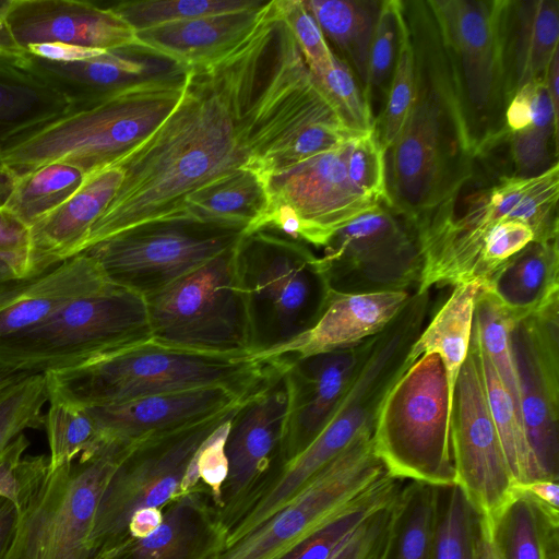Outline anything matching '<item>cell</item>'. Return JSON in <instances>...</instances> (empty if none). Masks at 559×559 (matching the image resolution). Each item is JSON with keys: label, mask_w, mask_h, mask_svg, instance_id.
<instances>
[{"label": "cell", "mask_w": 559, "mask_h": 559, "mask_svg": "<svg viewBox=\"0 0 559 559\" xmlns=\"http://www.w3.org/2000/svg\"><path fill=\"white\" fill-rule=\"evenodd\" d=\"M401 2L414 56V93L405 123L385 152L386 204L417 228L473 178L475 160L429 1Z\"/></svg>", "instance_id": "obj_2"}, {"label": "cell", "mask_w": 559, "mask_h": 559, "mask_svg": "<svg viewBox=\"0 0 559 559\" xmlns=\"http://www.w3.org/2000/svg\"><path fill=\"white\" fill-rule=\"evenodd\" d=\"M535 83L521 87L510 100L506 110V128L509 132L521 131L532 123Z\"/></svg>", "instance_id": "obj_54"}, {"label": "cell", "mask_w": 559, "mask_h": 559, "mask_svg": "<svg viewBox=\"0 0 559 559\" xmlns=\"http://www.w3.org/2000/svg\"><path fill=\"white\" fill-rule=\"evenodd\" d=\"M411 296L412 293L406 290L332 293L316 325L273 357L307 356L355 347L382 332L403 310Z\"/></svg>", "instance_id": "obj_27"}, {"label": "cell", "mask_w": 559, "mask_h": 559, "mask_svg": "<svg viewBox=\"0 0 559 559\" xmlns=\"http://www.w3.org/2000/svg\"><path fill=\"white\" fill-rule=\"evenodd\" d=\"M267 2L240 12L136 31L135 43L187 68L206 64L234 50L254 31Z\"/></svg>", "instance_id": "obj_28"}, {"label": "cell", "mask_w": 559, "mask_h": 559, "mask_svg": "<svg viewBox=\"0 0 559 559\" xmlns=\"http://www.w3.org/2000/svg\"><path fill=\"white\" fill-rule=\"evenodd\" d=\"M440 499L433 559H473L478 514L457 485Z\"/></svg>", "instance_id": "obj_45"}, {"label": "cell", "mask_w": 559, "mask_h": 559, "mask_svg": "<svg viewBox=\"0 0 559 559\" xmlns=\"http://www.w3.org/2000/svg\"><path fill=\"white\" fill-rule=\"evenodd\" d=\"M559 298L515 322L511 345L520 411L542 480L559 479Z\"/></svg>", "instance_id": "obj_19"}, {"label": "cell", "mask_w": 559, "mask_h": 559, "mask_svg": "<svg viewBox=\"0 0 559 559\" xmlns=\"http://www.w3.org/2000/svg\"><path fill=\"white\" fill-rule=\"evenodd\" d=\"M313 76L352 133L358 135L374 130V121L364 91L342 59L334 53L332 67Z\"/></svg>", "instance_id": "obj_46"}, {"label": "cell", "mask_w": 559, "mask_h": 559, "mask_svg": "<svg viewBox=\"0 0 559 559\" xmlns=\"http://www.w3.org/2000/svg\"><path fill=\"white\" fill-rule=\"evenodd\" d=\"M499 559H558L559 512L519 488L487 519Z\"/></svg>", "instance_id": "obj_31"}, {"label": "cell", "mask_w": 559, "mask_h": 559, "mask_svg": "<svg viewBox=\"0 0 559 559\" xmlns=\"http://www.w3.org/2000/svg\"><path fill=\"white\" fill-rule=\"evenodd\" d=\"M163 521V509L144 508L134 513L128 528L130 538L145 537L154 532Z\"/></svg>", "instance_id": "obj_57"}, {"label": "cell", "mask_w": 559, "mask_h": 559, "mask_svg": "<svg viewBox=\"0 0 559 559\" xmlns=\"http://www.w3.org/2000/svg\"><path fill=\"white\" fill-rule=\"evenodd\" d=\"M29 245V228L7 207H0V251L26 252Z\"/></svg>", "instance_id": "obj_53"}, {"label": "cell", "mask_w": 559, "mask_h": 559, "mask_svg": "<svg viewBox=\"0 0 559 559\" xmlns=\"http://www.w3.org/2000/svg\"><path fill=\"white\" fill-rule=\"evenodd\" d=\"M27 253L0 251V284L27 278Z\"/></svg>", "instance_id": "obj_58"}, {"label": "cell", "mask_w": 559, "mask_h": 559, "mask_svg": "<svg viewBox=\"0 0 559 559\" xmlns=\"http://www.w3.org/2000/svg\"><path fill=\"white\" fill-rule=\"evenodd\" d=\"M131 444L105 441L47 474L17 509L4 559H95L91 535L104 490Z\"/></svg>", "instance_id": "obj_9"}, {"label": "cell", "mask_w": 559, "mask_h": 559, "mask_svg": "<svg viewBox=\"0 0 559 559\" xmlns=\"http://www.w3.org/2000/svg\"><path fill=\"white\" fill-rule=\"evenodd\" d=\"M480 286L481 282L477 280L453 286L451 295L423 328L409 350L413 361L424 354L439 355L452 394L468 354L475 298Z\"/></svg>", "instance_id": "obj_33"}, {"label": "cell", "mask_w": 559, "mask_h": 559, "mask_svg": "<svg viewBox=\"0 0 559 559\" xmlns=\"http://www.w3.org/2000/svg\"><path fill=\"white\" fill-rule=\"evenodd\" d=\"M515 322L559 298L558 239L533 240L481 282Z\"/></svg>", "instance_id": "obj_30"}, {"label": "cell", "mask_w": 559, "mask_h": 559, "mask_svg": "<svg viewBox=\"0 0 559 559\" xmlns=\"http://www.w3.org/2000/svg\"><path fill=\"white\" fill-rule=\"evenodd\" d=\"M381 1L307 0L305 4L319 24L326 41L365 88L370 45Z\"/></svg>", "instance_id": "obj_34"}, {"label": "cell", "mask_w": 559, "mask_h": 559, "mask_svg": "<svg viewBox=\"0 0 559 559\" xmlns=\"http://www.w3.org/2000/svg\"><path fill=\"white\" fill-rule=\"evenodd\" d=\"M3 2H4V1H0V10H1V8H2Z\"/></svg>", "instance_id": "obj_63"}, {"label": "cell", "mask_w": 559, "mask_h": 559, "mask_svg": "<svg viewBox=\"0 0 559 559\" xmlns=\"http://www.w3.org/2000/svg\"><path fill=\"white\" fill-rule=\"evenodd\" d=\"M70 108L56 90L0 55V145Z\"/></svg>", "instance_id": "obj_35"}, {"label": "cell", "mask_w": 559, "mask_h": 559, "mask_svg": "<svg viewBox=\"0 0 559 559\" xmlns=\"http://www.w3.org/2000/svg\"><path fill=\"white\" fill-rule=\"evenodd\" d=\"M270 359L185 350L153 341L44 373L48 386L83 407H102L167 392L224 385L253 390Z\"/></svg>", "instance_id": "obj_5"}, {"label": "cell", "mask_w": 559, "mask_h": 559, "mask_svg": "<svg viewBox=\"0 0 559 559\" xmlns=\"http://www.w3.org/2000/svg\"><path fill=\"white\" fill-rule=\"evenodd\" d=\"M85 175L66 163L46 164L16 177L4 205L28 228L71 198Z\"/></svg>", "instance_id": "obj_39"}, {"label": "cell", "mask_w": 559, "mask_h": 559, "mask_svg": "<svg viewBox=\"0 0 559 559\" xmlns=\"http://www.w3.org/2000/svg\"><path fill=\"white\" fill-rule=\"evenodd\" d=\"M26 376L25 373H0V392Z\"/></svg>", "instance_id": "obj_62"}, {"label": "cell", "mask_w": 559, "mask_h": 559, "mask_svg": "<svg viewBox=\"0 0 559 559\" xmlns=\"http://www.w3.org/2000/svg\"><path fill=\"white\" fill-rule=\"evenodd\" d=\"M413 93L414 56L405 25V34L385 105L374 122V132L384 152L393 144L405 123L412 105Z\"/></svg>", "instance_id": "obj_47"}, {"label": "cell", "mask_w": 559, "mask_h": 559, "mask_svg": "<svg viewBox=\"0 0 559 559\" xmlns=\"http://www.w3.org/2000/svg\"><path fill=\"white\" fill-rule=\"evenodd\" d=\"M276 9L299 46L312 74L332 67L334 53L302 0H274Z\"/></svg>", "instance_id": "obj_49"}, {"label": "cell", "mask_w": 559, "mask_h": 559, "mask_svg": "<svg viewBox=\"0 0 559 559\" xmlns=\"http://www.w3.org/2000/svg\"><path fill=\"white\" fill-rule=\"evenodd\" d=\"M235 249L145 298L153 342L191 352L252 356Z\"/></svg>", "instance_id": "obj_10"}, {"label": "cell", "mask_w": 559, "mask_h": 559, "mask_svg": "<svg viewBox=\"0 0 559 559\" xmlns=\"http://www.w3.org/2000/svg\"><path fill=\"white\" fill-rule=\"evenodd\" d=\"M473 559H499L491 542L488 521L480 515L474 538Z\"/></svg>", "instance_id": "obj_59"}, {"label": "cell", "mask_w": 559, "mask_h": 559, "mask_svg": "<svg viewBox=\"0 0 559 559\" xmlns=\"http://www.w3.org/2000/svg\"><path fill=\"white\" fill-rule=\"evenodd\" d=\"M251 355L266 359L310 331L332 296L320 258L270 229L246 233L235 249Z\"/></svg>", "instance_id": "obj_4"}, {"label": "cell", "mask_w": 559, "mask_h": 559, "mask_svg": "<svg viewBox=\"0 0 559 559\" xmlns=\"http://www.w3.org/2000/svg\"><path fill=\"white\" fill-rule=\"evenodd\" d=\"M251 391L240 392L224 385H212L87 409L105 441L133 444L225 411L239 403Z\"/></svg>", "instance_id": "obj_23"}, {"label": "cell", "mask_w": 559, "mask_h": 559, "mask_svg": "<svg viewBox=\"0 0 559 559\" xmlns=\"http://www.w3.org/2000/svg\"><path fill=\"white\" fill-rule=\"evenodd\" d=\"M48 404L44 427L50 469L70 463L81 454L92 453L105 442L86 407L64 399L50 386Z\"/></svg>", "instance_id": "obj_41"}, {"label": "cell", "mask_w": 559, "mask_h": 559, "mask_svg": "<svg viewBox=\"0 0 559 559\" xmlns=\"http://www.w3.org/2000/svg\"><path fill=\"white\" fill-rule=\"evenodd\" d=\"M15 176L3 162L0 148V207H3L13 190Z\"/></svg>", "instance_id": "obj_61"}, {"label": "cell", "mask_w": 559, "mask_h": 559, "mask_svg": "<svg viewBox=\"0 0 559 559\" xmlns=\"http://www.w3.org/2000/svg\"><path fill=\"white\" fill-rule=\"evenodd\" d=\"M503 44L512 95L544 82L559 50L558 0H506Z\"/></svg>", "instance_id": "obj_29"}, {"label": "cell", "mask_w": 559, "mask_h": 559, "mask_svg": "<svg viewBox=\"0 0 559 559\" xmlns=\"http://www.w3.org/2000/svg\"><path fill=\"white\" fill-rule=\"evenodd\" d=\"M189 68L128 86L27 130L0 145L16 177L66 163L85 176L118 163L146 140L180 102Z\"/></svg>", "instance_id": "obj_3"}, {"label": "cell", "mask_w": 559, "mask_h": 559, "mask_svg": "<svg viewBox=\"0 0 559 559\" xmlns=\"http://www.w3.org/2000/svg\"><path fill=\"white\" fill-rule=\"evenodd\" d=\"M386 473L372 430H362L283 508L211 559H276Z\"/></svg>", "instance_id": "obj_15"}, {"label": "cell", "mask_w": 559, "mask_h": 559, "mask_svg": "<svg viewBox=\"0 0 559 559\" xmlns=\"http://www.w3.org/2000/svg\"><path fill=\"white\" fill-rule=\"evenodd\" d=\"M269 359L262 380L230 419L224 442L227 476L215 509L227 533L284 465L282 447L289 396L286 360L282 356Z\"/></svg>", "instance_id": "obj_16"}, {"label": "cell", "mask_w": 559, "mask_h": 559, "mask_svg": "<svg viewBox=\"0 0 559 559\" xmlns=\"http://www.w3.org/2000/svg\"><path fill=\"white\" fill-rule=\"evenodd\" d=\"M24 51L50 62L73 63L97 57L105 50L61 43H46L31 45Z\"/></svg>", "instance_id": "obj_52"}, {"label": "cell", "mask_w": 559, "mask_h": 559, "mask_svg": "<svg viewBox=\"0 0 559 559\" xmlns=\"http://www.w3.org/2000/svg\"><path fill=\"white\" fill-rule=\"evenodd\" d=\"M533 240L534 231L521 222L504 221L492 225L484 234L474 280L486 282L506 261Z\"/></svg>", "instance_id": "obj_50"}, {"label": "cell", "mask_w": 559, "mask_h": 559, "mask_svg": "<svg viewBox=\"0 0 559 559\" xmlns=\"http://www.w3.org/2000/svg\"><path fill=\"white\" fill-rule=\"evenodd\" d=\"M32 427V416L15 397L0 394V454L17 436Z\"/></svg>", "instance_id": "obj_51"}, {"label": "cell", "mask_w": 559, "mask_h": 559, "mask_svg": "<svg viewBox=\"0 0 559 559\" xmlns=\"http://www.w3.org/2000/svg\"><path fill=\"white\" fill-rule=\"evenodd\" d=\"M404 483L386 473L276 559H331L370 515L399 495Z\"/></svg>", "instance_id": "obj_36"}, {"label": "cell", "mask_w": 559, "mask_h": 559, "mask_svg": "<svg viewBox=\"0 0 559 559\" xmlns=\"http://www.w3.org/2000/svg\"><path fill=\"white\" fill-rule=\"evenodd\" d=\"M267 180L257 171L241 168L190 194L183 214L206 224L253 230L267 205Z\"/></svg>", "instance_id": "obj_32"}, {"label": "cell", "mask_w": 559, "mask_h": 559, "mask_svg": "<svg viewBox=\"0 0 559 559\" xmlns=\"http://www.w3.org/2000/svg\"><path fill=\"white\" fill-rule=\"evenodd\" d=\"M240 402L194 424L131 444L98 504L91 535L95 559L129 539V523L136 511L164 509L181 495L191 463L206 441L231 419Z\"/></svg>", "instance_id": "obj_11"}, {"label": "cell", "mask_w": 559, "mask_h": 559, "mask_svg": "<svg viewBox=\"0 0 559 559\" xmlns=\"http://www.w3.org/2000/svg\"><path fill=\"white\" fill-rule=\"evenodd\" d=\"M226 542L227 531L210 493L199 485L164 507L154 532L126 540L100 559H211Z\"/></svg>", "instance_id": "obj_24"}, {"label": "cell", "mask_w": 559, "mask_h": 559, "mask_svg": "<svg viewBox=\"0 0 559 559\" xmlns=\"http://www.w3.org/2000/svg\"><path fill=\"white\" fill-rule=\"evenodd\" d=\"M152 341L145 298L109 282L44 322L0 338V373H48Z\"/></svg>", "instance_id": "obj_6"}, {"label": "cell", "mask_w": 559, "mask_h": 559, "mask_svg": "<svg viewBox=\"0 0 559 559\" xmlns=\"http://www.w3.org/2000/svg\"><path fill=\"white\" fill-rule=\"evenodd\" d=\"M451 68L474 160L506 133L513 95L503 44L506 0H428Z\"/></svg>", "instance_id": "obj_7"}, {"label": "cell", "mask_w": 559, "mask_h": 559, "mask_svg": "<svg viewBox=\"0 0 559 559\" xmlns=\"http://www.w3.org/2000/svg\"><path fill=\"white\" fill-rule=\"evenodd\" d=\"M245 234L242 227L179 216L134 226L83 252L108 281L146 298L236 247Z\"/></svg>", "instance_id": "obj_12"}, {"label": "cell", "mask_w": 559, "mask_h": 559, "mask_svg": "<svg viewBox=\"0 0 559 559\" xmlns=\"http://www.w3.org/2000/svg\"><path fill=\"white\" fill-rule=\"evenodd\" d=\"M450 442L455 485L478 515L490 519L511 497L515 484L489 411L474 321L453 391Z\"/></svg>", "instance_id": "obj_17"}, {"label": "cell", "mask_w": 559, "mask_h": 559, "mask_svg": "<svg viewBox=\"0 0 559 559\" xmlns=\"http://www.w3.org/2000/svg\"><path fill=\"white\" fill-rule=\"evenodd\" d=\"M479 356L489 411L514 484L522 486L542 480L527 443L521 412L480 347Z\"/></svg>", "instance_id": "obj_40"}, {"label": "cell", "mask_w": 559, "mask_h": 559, "mask_svg": "<svg viewBox=\"0 0 559 559\" xmlns=\"http://www.w3.org/2000/svg\"><path fill=\"white\" fill-rule=\"evenodd\" d=\"M364 343L307 356L282 355L289 395L282 447L284 465L306 450L333 417L354 377Z\"/></svg>", "instance_id": "obj_21"}, {"label": "cell", "mask_w": 559, "mask_h": 559, "mask_svg": "<svg viewBox=\"0 0 559 559\" xmlns=\"http://www.w3.org/2000/svg\"><path fill=\"white\" fill-rule=\"evenodd\" d=\"M349 141L274 173L267 180V205L251 231L270 229L324 247L335 231L382 202L350 182Z\"/></svg>", "instance_id": "obj_13"}, {"label": "cell", "mask_w": 559, "mask_h": 559, "mask_svg": "<svg viewBox=\"0 0 559 559\" xmlns=\"http://www.w3.org/2000/svg\"><path fill=\"white\" fill-rule=\"evenodd\" d=\"M260 0H143L117 3L109 9L134 32L167 23L228 14L261 7Z\"/></svg>", "instance_id": "obj_44"}, {"label": "cell", "mask_w": 559, "mask_h": 559, "mask_svg": "<svg viewBox=\"0 0 559 559\" xmlns=\"http://www.w3.org/2000/svg\"><path fill=\"white\" fill-rule=\"evenodd\" d=\"M346 171L353 186L361 193L386 203L385 152L374 130L350 139Z\"/></svg>", "instance_id": "obj_48"}, {"label": "cell", "mask_w": 559, "mask_h": 559, "mask_svg": "<svg viewBox=\"0 0 559 559\" xmlns=\"http://www.w3.org/2000/svg\"><path fill=\"white\" fill-rule=\"evenodd\" d=\"M440 489L421 481L404 483L388 559H433Z\"/></svg>", "instance_id": "obj_37"}, {"label": "cell", "mask_w": 559, "mask_h": 559, "mask_svg": "<svg viewBox=\"0 0 559 559\" xmlns=\"http://www.w3.org/2000/svg\"><path fill=\"white\" fill-rule=\"evenodd\" d=\"M501 143L511 176L535 177L558 164V121L545 81L535 83L532 123L521 131H508Z\"/></svg>", "instance_id": "obj_38"}, {"label": "cell", "mask_w": 559, "mask_h": 559, "mask_svg": "<svg viewBox=\"0 0 559 559\" xmlns=\"http://www.w3.org/2000/svg\"><path fill=\"white\" fill-rule=\"evenodd\" d=\"M466 193L463 205L452 200L417 228L420 242L478 240L492 225L516 221L532 228L537 241L558 239L559 163L535 177L501 176Z\"/></svg>", "instance_id": "obj_18"}, {"label": "cell", "mask_w": 559, "mask_h": 559, "mask_svg": "<svg viewBox=\"0 0 559 559\" xmlns=\"http://www.w3.org/2000/svg\"><path fill=\"white\" fill-rule=\"evenodd\" d=\"M19 510L13 501L0 496V559H4L13 542Z\"/></svg>", "instance_id": "obj_55"}, {"label": "cell", "mask_w": 559, "mask_h": 559, "mask_svg": "<svg viewBox=\"0 0 559 559\" xmlns=\"http://www.w3.org/2000/svg\"><path fill=\"white\" fill-rule=\"evenodd\" d=\"M98 263L82 252L45 273L0 284V338L28 330L73 300L104 288Z\"/></svg>", "instance_id": "obj_26"}, {"label": "cell", "mask_w": 559, "mask_h": 559, "mask_svg": "<svg viewBox=\"0 0 559 559\" xmlns=\"http://www.w3.org/2000/svg\"><path fill=\"white\" fill-rule=\"evenodd\" d=\"M532 497L542 506L559 512V486L554 480H535L522 486H515Z\"/></svg>", "instance_id": "obj_56"}, {"label": "cell", "mask_w": 559, "mask_h": 559, "mask_svg": "<svg viewBox=\"0 0 559 559\" xmlns=\"http://www.w3.org/2000/svg\"><path fill=\"white\" fill-rule=\"evenodd\" d=\"M555 119L559 121V50L555 53L545 80Z\"/></svg>", "instance_id": "obj_60"}, {"label": "cell", "mask_w": 559, "mask_h": 559, "mask_svg": "<svg viewBox=\"0 0 559 559\" xmlns=\"http://www.w3.org/2000/svg\"><path fill=\"white\" fill-rule=\"evenodd\" d=\"M453 394L437 354L419 356L396 380L378 413L373 448L401 480L455 485L450 421Z\"/></svg>", "instance_id": "obj_8"}, {"label": "cell", "mask_w": 559, "mask_h": 559, "mask_svg": "<svg viewBox=\"0 0 559 559\" xmlns=\"http://www.w3.org/2000/svg\"><path fill=\"white\" fill-rule=\"evenodd\" d=\"M122 179L123 170L116 165L86 175L71 198L29 227V277L82 252L93 225L116 195Z\"/></svg>", "instance_id": "obj_25"}, {"label": "cell", "mask_w": 559, "mask_h": 559, "mask_svg": "<svg viewBox=\"0 0 559 559\" xmlns=\"http://www.w3.org/2000/svg\"><path fill=\"white\" fill-rule=\"evenodd\" d=\"M309 94L302 53L269 1L240 45L189 68L176 108L115 164L122 182L82 252L134 226L186 216L197 190L241 168L257 171L300 128Z\"/></svg>", "instance_id": "obj_1"}, {"label": "cell", "mask_w": 559, "mask_h": 559, "mask_svg": "<svg viewBox=\"0 0 559 559\" xmlns=\"http://www.w3.org/2000/svg\"><path fill=\"white\" fill-rule=\"evenodd\" d=\"M319 257L336 294L416 290L424 254L416 228L384 201L335 231Z\"/></svg>", "instance_id": "obj_14"}, {"label": "cell", "mask_w": 559, "mask_h": 559, "mask_svg": "<svg viewBox=\"0 0 559 559\" xmlns=\"http://www.w3.org/2000/svg\"><path fill=\"white\" fill-rule=\"evenodd\" d=\"M514 324L510 313L481 285L474 307V328L478 344L520 409L519 383L511 345Z\"/></svg>", "instance_id": "obj_43"}, {"label": "cell", "mask_w": 559, "mask_h": 559, "mask_svg": "<svg viewBox=\"0 0 559 559\" xmlns=\"http://www.w3.org/2000/svg\"><path fill=\"white\" fill-rule=\"evenodd\" d=\"M0 55L56 90L70 103V109L183 68L136 43L105 50L97 57L73 63L50 62L25 51Z\"/></svg>", "instance_id": "obj_22"}, {"label": "cell", "mask_w": 559, "mask_h": 559, "mask_svg": "<svg viewBox=\"0 0 559 559\" xmlns=\"http://www.w3.org/2000/svg\"><path fill=\"white\" fill-rule=\"evenodd\" d=\"M61 43L109 50L135 43V32L109 8L79 0H5L0 10V52Z\"/></svg>", "instance_id": "obj_20"}, {"label": "cell", "mask_w": 559, "mask_h": 559, "mask_svg": "<svg viewBox=\"0 0 559 559\" xmlns=\"http://www.w3.org/2000/svg\"><path fill=\"white\" fill-rule=\"evenodd\" d=\"M404 34L401 0H382L370 45L364 88L374 122L384 108Z\"/></svg>", "instance_id": "obj_42"}]
</instances>
